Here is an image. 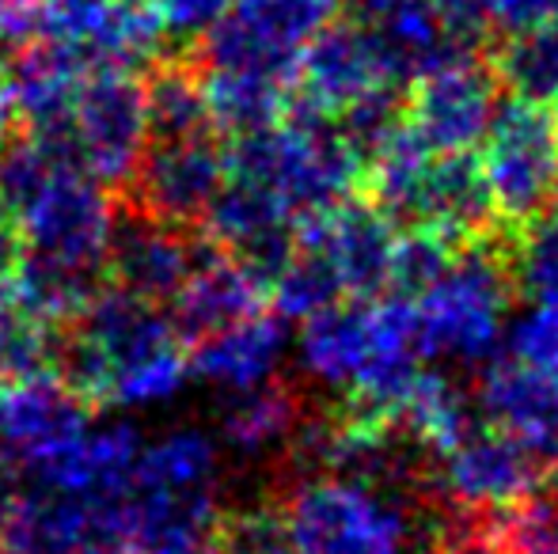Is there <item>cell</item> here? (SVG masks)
I'll return each instance as SVG.
<instances>
[{
    "mask_svg": "<svg viewBox=\"0 0 558 554\" xmlns=\"http://www.w3.org/2000/svg\"><path fill=\"white\" fill-rule=\"evenodd\" d=\"M209 251L214 244L202 229H175V224L153 221L137 209L118 206L104 255V274L107 285L145 304H156V308H168Z\"/></svg>",
    "mask_w": 558,
    "mask_h": 554,
    "instance_id": "8fae6325",
    "label": "cell"
},
{
    "mask_svg": "<svg viewBox=\"0 0 558 554\" xmlns=\"http://www.w3.org/2000/svg\"><path fill=\"white\" fill-rule=\"evenodd\" d=\"M513 308L506 251L471 239L452 255L445 274L411 300L414 346L422 361L483 365L498 354Z\"/></svg>",
    "mask_w": 558,
    "mask_h": 554,
    "instance_id": "277c9868",
    "label": "cell"
},
{
    "mask_svg": "<svg viewBox=\"0 0 558 554\" xmlns=\"http://www.w3.org/2000/svg\"><path fill=\"white\" fill-rule=\"evenodd\" d=\"M463 244L437 236L429 229H407L403 236H396V251H391V270H388V293L384 296H403L414 300L418 293H426L437 278L445 274V267L452 262V255Z\"/></svg>",
    "mask_w": 558,
    "mask_h": 554,
    "instance_id": "4dcf8cb0",
    "label": "cell"
},
{
    "mask_svg": "<svg viewBox=\"0 0 558 554\" xmlns=\"http://www.w3.org/2000/svg\"><path fill=\"white\" fill-rule=\"evenodd\" d=\"M544 456L494 426H471L437 456V487L460 513H490L513 505L544 482Z\"/></svg>",
    "mask_w": 558,
    "mask_h": 554,
    "instance_id": "4fadbf2b",
    "label": "cell"
},
{
    "mask_svg": "<svg viewBox=\"0 0 558 554\" xmlns=\"http://www.w3.org/2000/svg\"><path fill=\"white\" fill-rule=\"evenodd\" d=\"M228 178V156L221 134L148 140L133 175L114 194L118 206L137 209L153 221L175 224V229H202L217 190Z\"/></svg>",
    "mask_w": 558,
    "mask_h": 554,
    "instance_id": "30bf717a",
    "label": "cell"
},
{
    "mask_svg": "<svg viewBox=\"0 0 558 554\" xmlns=\"http://www.w3.org/2000/svg\"><path fill=\"white\" fill-rule=\"evenodd\" d=\"M153 15L160 20L163 35L175 42H198L206 30L228 12L232 0H145Z\"/></svg>",
    "mask_w": 558,
    "mask_h": 554,
    "instance_id": "836d02e7",
    "label": "cell"
},
{
    "mask_svg": "<svg viewBox=\"0 0 558 554\" xmlns=\"http://www.w3.org/2000/svg\"><path fill=\"white\" fill-rule=\"evenodd\" d=\"M296 361L304 377L342 395V407L384 421L422 369L414 346V311L403 296L338 300L301 319Z\"/></svg>",
    "mask_w": 558,
    "mask_h": 554,
    "instance_id": "7a4b0ae2",
    "label": "cell"
},
{
    "mask_svg": "<svg viewBox=\"0 0 558 554\" xmlns=\"http://www.w3.org/2000/svg\"><path fill=\"white\" fill-rule=\"evenodd\" d=\"M20 134H23V119H20V103H15L12 61H8V53L0 50V148Z\"/></svg>",
    "mask_w": 558,
    "mask_h": 554,
    "instance_id": "74e56055",
    "label": "cell"
},
{
    "mask_svg": "<svg viewBox=\"0 0 558 554\" xmlns=\"http://www.w3.org/2000/svg\"><path fill=\"white\" fill-rule=\"evenodd\" d=\"M494 23L506 30L558 23V0H494Z\"/></svg>",
    "mask_w": 558,
    "mask_h": 554,
    "instance_id": "e575fe53",
    "label": "cell"
},
{
    "mask_svg": "<svg viewBox=\"0 0 558 554\" xmlns=\"http://www.w3.org/2000/svg\"><path fill=\"white\" fill-rule=\"evenodd\" d=\"M304 418L301 392L289 387L281 377H270L247 392H232L221 407V444L240 459H270L281 456L289 436Z\"/></svg>",
    "mask_w": 558,
    "mask_h": 554,
    "instance_id": "44dd1931",
    "label": "cell"
},
{
    "mask_svg": "<svg viewBox=\"0 0 558 554\" xmlns=\"http://www.w3.org/2000/svg\"><path fill=\"white\" fill-rule=\"evenodd\" d=\"M357 23H365L399 81H418L456 58L437 23L434 0H357Z\"/></svg>",
    "mask_w": 558,
    "mask_h": 554,
    "instance_id": "ffe728a7",
    "label": "cell"
},
{
    "mask_svg": "<svg viewBox=\"0 0 558 554\" xmlns=\"http://www.w3.org/2000/svg\"><path fill=\"white\" fill-rule=\"evenodd\" d=\"M202 84H206L209 122L221 137L270 126V122L286 119L289 103H293V84L289 81L243 73V69L202 65Z\"/></svg>",
    "mask_w": 558,
    "mask_h": 554,
    "instance_id": "cb8c5ba5",
    "label": "cell"
},
{
    "mask_svg": "<svg viewBox=\"0 0 558 554\" xmlns=\"http://www.w3.org/2000/svg\"><path fill=\"white\" fill-rule=\"evenodd\" d=\"M4 490H8V475H0V554H20L8 540V528H4Z\"/></svg>",
    "mask_w": 558,
    "mask_h": 554,
    "instance_id": "f35d334b",
    "label": "cell"
},
{
    "mask_svg": "<svg viewBox=\"0 0 558 554\" xmlns=\"http://www.w3.org/2000/svg\"><path fill=\"white\" fill-rule=\"evenodd\" d=\"M399 76L357 20H335L301 53L293 73V111L338 122L376 99H396Z\"/></svg>",
    "mask_w": 558,
    "mask_h": 554,
    "instance_id": "ba28073f",
    "label": "cell"
},
{
    "mask_svg": "<svg viewBox=\"0 0 558 554\" xmlns=\"http://www.w3.org/2000/svg\"><path fill=\"white\" fill-rule=\"evenodd\" d=\"M266 304H270V296H266L263 281L214 247L194 267V274L183 281L175 300L168 304V319L183 338V346H191L206 334L258 316V311H266Z\"/></svg>",
    "mask_w": 558,
    "mask_h": 554,
    "instance_id": "d6986e66",
    "label": "cell"
},
{
    "mask_svg": "<svg viewBox=\"0 0 558 554\" xmlns=\"http://www.w3.org/2000/svg\"><path fill=\"white\" fill-rule=\"evenodd\" d=\"M289 349L286 319L274 311H258L251 319L214 331L186 346V369L217 392H247L263 380L278 377Z\"/></svg>",
    "mask_w": 558,
    "mask_h": 554,
    "instance_id": "ac0fdd59",
    "label": "cell"
},
{
    "mask_svg": "<svg viewBox=\"0 0 558 554\" xmlns=\"http://www.w3.org/2000/svg\"><path fill=\"white\" fill-rule=\"evenodd\" d=\"M338 8L342 0H232L206 30L202 53H194L209 69H243L293 84L301 53Z\"/></svg>",
    "mask_w": 558,
    "mask_h": 554,
    "instance_id": "8992f818",
    "label": "cell"
},
{
    "mask_svg": "<svg viewBox=\"0 0 558 554\" xmlns=\"http://www.w3.org/2000/svg\"><path fill=\"white\" fill-rule=\"evenodd\" d=\"M92 418L96 410L58 377H38L4 387L0 392V433H4L8 456H12V471L53 452L58 444L73 441L92 426Z\"/></svg>",
    "mask_w": 558,
    "mask_h": 554,
    "instance_id": "e0dca14e",
    "label": "cell"
},
{
    "mask_svg": "<svg viewBox=\"0 0 558 554\" xmlns=\"http://www.w3.org/2000/svg\"><path fill=\"white\" fill-rule=\"evenodd\" d=\"M396 236L399 224L353 194L296 221V244L324 259L345 300H373L388 293Z\"/></svg>",
    "mask_w": 558,
    "mask_h": 554,
    "instance_id": "7c38bea8",
    "label": "cell"
},
{
    "mask_svg": "<svg viewBox=\"0 0 558 554\" xmlns=\"http://www.w3.org/2000/svg\"><path fill=\"white\" fill-rule=\"evenodd\" d=\"M118 198L73 163L43 178L23 206H15L23 255L104 270L107 239L114 229Z\"/></svg>",
    "mask_w": 558,
    "mask_h": 554,
    "instance_id": "9c48e42d",
    "label": "cell"
},
{
    "mask_svg": "<svg viewBox=\"0 0 558 554\" xmlns=\"http://www.w3.org/2000/svg\"><path fill=\"white\" fill-rule=\"evenodd\" d=\"M130 487L168 497H221V444L202 429H179L141 444Z\"/></svg>",
    "mask_w": 558,
    "mask_h": 554,
    "instance_id": "7402d4cb",
    "label": "cell"
},
{
    "mask_svg": "<svg viewBox=\"0 0 558 554\" xmlns=\"http://www.w3.org/2000/svg\"><path fill=\"white\" fill-rule=\"evenodd\" d=\"M137 452L141 433L125 421L107 429L88 426L73 441L23 464L20 475H27L23 482L38 490H53V494H114L130 482Z\"/></svg>",
    "mask_w": 558,
    "mask_h": 554,
    "instance_id": "2e32d148",
    "label": "cell"
},
{
    "mask_svg": "<svg viewBox=\"0 0 558 554\" xmlns=\"http://www.w3.org/2000/svg\"><path fill=\"white\" fill-rule=\"evenodd\" d=\"M23 262V232H20V217L12 213V206L0 194V281L15 278Z\"/></svg>",
    "mask_w": 558,
    "mask_h": 554,
    "instance_id": "8d00e7d4",
    "label": "cell"
},
{
    "mask_svg": "<svg viewBox=\"0 0 558 554\" xmlns=\"http://www.w3.org/2000/svg\"><path fill=\"white\" fill-rule=\"evenodd\" d=\"M65 140L76 168L118 194L148 145L145 84L130 69H92L69 107Z\"/></svg>",
    "mask_w": 558,
    "mask_h": 554,
    "instance_id": "52a82bcc",
    "label": "cell"
},
{
    "mask_svg": "<svg viewBox=\"0 0 558 554\" xmlns=\"http://www.w3.org/2000/svg\"><path fill=\"white\" fill-rule=\"evenodd\" d=\"M506 42L494 61V76L509 96L532 103H558V23H536L524 30H506Z\"/></svg>",
    "mask_w": 558,
    "mask_h": 554,
    "instance_id": "4316f807",
    "label": "cell"
},
{
    "mask_svg": "<svg viewBox=\"0 0 558 554\" xmlns=\"http://www.w3.org/2000/svg\"><path fill=\"white\" fill-rule=\"evenodd\" d=\"M434 12L456 58H471L498 27L494 23V0H434Z\"/></svg>",
    "mask_w": 558,
    "mask_h": 554,
    "instance_id": "d6a6232c",
    "label": "cell"
},
{
    "mask_svg": "<svg viewBox=\"0 0 558 554\" xmlns=\"http://www.w3.org/2000/svg\"><path fill=\"white\" fill-rule=\"evenodd\" d=\"M281 517L293 554H448L460 543L411 490L350 475H304L281 497Z\"/></svg>",
    "mask_w": 558,
    "mask_h": 554,
    "instance_id": "3957f363",
    "label": "cell"
},
{
    "mask_svg": "<svg viewBox=\"0 0 558 554\" xmlns=\"http://www.w3.org/2000/svg\"><path fill=\"white\" fill-rule=\"evenodd\" d=\"M206 554H217V551H214V543H209V551H206Z\"/></svg>",
    "mask_w": 558,
    "mask_h": 554,
    "instance_id": "b9f144b4",
    "label": "cell"
},
{
    "mask_svg": "<svg viewBox=\"0 0 558 554\" xmlns=\"http://www.w3.org/2000/svg\"><path fill=\"white\" fill-rule=\"evenodd\" d=\"M551 475H555L551 482H555V490H558V452H555V456H551Z\"/></svg>",
    "mask_w": 558,
    "mask_h": 554,
    "instance_id": "60d3db41",
    "label": "cell"
},
{
    "mask_svg": "<svg viewBox=\"0 0 558 554\" xmlns=\"http://www.w3.org/2000/svg\"><path fill=\"white\" fill-rule=\"evenodd\" d=\"M513 293H521L532 308H547L558 316V221L536 217L517 229V239L506 255Z\"/></svg>",
    "mask_w": 558,
    "mask_h": 554,
    "instance_id": "f1b7e54d",
    "label": "cell"
},
{
    "mask_svg": "<svg viewBox=\"0 0 558 554\" xmlns=\"http://www.w3.org/2000/svg\"><path fill=\"white\" fill-rule=\"evenodd\" d=\"M483 535L501 554H558V490H532L490 513Z\"/></svg>",
    "mask_w": 558,
    "mask_h": 554,
    "instance_id": "83f0119b",
    "label": "cell"
},
{
    "mask_svg": "<svg viewBox=\"0 0 558 554\" xmlns=\"http://www.w3.org/2000/svg\"><path fill=\"white\" fill-rule=\"evenodd\" d=\"M544 217H551V221H558V183H555V194H551V201H547V213Z\"/></svg>",
    "mask_w": 558,
    "mask_h": 554,
    "instance_id": "ab89813d",
    "label": "cell"
},
{
    "mask_svg": "<svg viewBox=\"0 0 558 554\" xmlns=\"http://www.w3.org/2000/svg\"><path fill=\"white\" fill-rule=\"evenodd\" d=\"M475 407L486 426L517 436L551 464L558 452V384L544 369L513 354L486 357L478 372Z\"/></svg>",
    "mask_w": 558,
    "mask_h": 554,
    "instance_id": "9a60e30c",
    "label": "cell"
},
{
    "mask_svg": "<svg viewBox=\"0 0 558 554\" xmlns=\"http://www.w3.org/2000/svg\"><path fill=\"white\" fill-rule=\"evenodd\" d=\"M186 346L168 319L137 296L104 285L92 304L61 323L53 377L92 410L145 407L175 395L186 380Z\"/></svg>",
    "mask_w": 558,
    "mask_h": 554,
    "instance_id": "6da1fadb",
    "label": "cell"
},
{
    "mask_svg": "<svg viewBox=\"0 0 558 554\" xmlns=\"http://www.w3.org/2000/svg\"><path fill=\"white\" fill-rule=\"evenodd\" d=\"M411 103L403 119L434 152L478 148L498 107V76L475 58H452L411 81Z\"/></svg>",
    "mask_w": 558,
    "mask_h": 554,
    "instance_id": "5bb4252c",
    "label": "cell"
},
{
    "mask_svg": "<svg viewBox=\"0 0 558 554\" xmlns=\"http://www.w3.org/2000/svg\"><path fill=\"white\" fill-rule=\"evenodd\" d=\"M61 323L31 308L15 278L0 281V387L53 377Z\"/></svg>",
    "mask_w": 558,
    "mask_h": 554,
    "instance_id": "d4e9b609",
    "label": "cell"
},
{
    "mask_svg": "<svg viewBox=\"0 0 558 554\" xmlns=\"http://www.w3.org/2000/svg\"><path fill=\"white\" fill-rule=\"evenodd\" d=\"M209 543H214L217 554H293L281 502H251L217 509Z\"/></svg>",
    "mask_w": 558,
    "mask_h": 554,
    "instance_id": "f546056e",
    "label": "cell"
},
{
    "mask_svg": "<svg viewBox=\"0 0 558 554\" xmlns=\"http://www.w3.org/2000/svg\"><path fill=\"white\" fill-rule=\"evenodd\" d=\"M509 354L521 357V361L544 369L547 377L558 384V316L547 308H532L521 311V316L509 323Z\"/></svg>",
    "mask_w": 558,
    "mask_h": 554,
    "instance_id": "1f68e13d",
    "label": "cell"
},
{
    "mask_svg": "<svg viewBox=\"0 0 558 554\" xmlns=\"http://www.w3.org/2000/svg\"><path fill=\"white\" fill-rule=\"evenodd\" d=\"M141 84H145L148 140H175L214 130L198 53H171V58L148 61V76Z\"/></svg>",
    "mask_w": 558,
    "mask_h": 554,
    "instance_id": "603a6c76",
    "label": "cell"
},
{
    "mask_svg": "<svg viewBox=\"0 0 558 554\" xmlns=\"http://www.w3.org/2000/svg\"><path fill=\"white\" fill-rule=\"evenodd\" d=\"M38 0H0V46H23L35 38Z\"/></svg>",
    "mask_w": 558,
    "mask_h": 554,
    "instance_id": "d590c367",
    "label": "cell"
},
{
    "mask_svg": "<svg viewBox=\"0 0 558 554\" xmlns=\"http://www.w3.org/2000/svg\"><path fill=\"white\" fill-rule=\"evenodd\" d=\"M478 148L494 221L517 232L544 217L558 183V114L551 107L517 96L498 99Z\"/></svg>",
    "mask_w": 558,
    "mask_h": 554,
    "instance_id": "5b68a950",
    "label": "cell"
},
{
    "mask_svg": "<svg viewBox=\"0 0 558 554\" xmlns=\"http://www.w3.org/2000/svg\"><path fill=\"white\" fill-rule=\"evenodd\" d=\"M396 426L418 444L426 456H441L471 429L468 395L437 369H418L396 410Z\"/></svg>",
    "mask_w": 558,
    "mask_h": 554,
    "instance_id": "484cf974",
    "label": "cell"
}]
</instances>
